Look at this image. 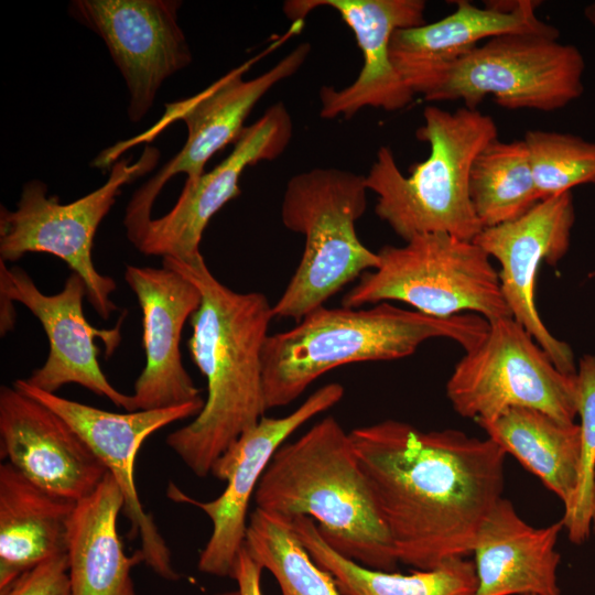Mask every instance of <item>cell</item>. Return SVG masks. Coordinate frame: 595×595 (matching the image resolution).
I'll use <instances>...</instances> for the list:
<instances>
[{"label":"cell","instance_id":"cell-13","mask_svg":"<svg viewBox=\"0 0 595 595\" xmlns=\"http://www.w3.org/2000/svg\"><path fill=\"white\" fill-rule=\"evenodd\" d=\"M1 321L13 302L24 305L41 323L47 339L48 355L42 367L33 370L25 381L46 392L55 393L67 383H77L99 397H106L127 412L134 411L131 394L117 390L102 372L98 361L99 348L95 337L102 339L107 356L121 342L118 324L110 328L90 325L83 311L87 290L83 279L72 272L62 291L44 294L20 267L8 268L0 260Z\"/></svg>","mask_w":595,"mask_h":595},{"label":"cell","instance_id":"cell-27","mask_svg":"<svg viewBox=\"0 0 595 595\" xmlns=\"http://www.w3.org/2000/svg\"><path fill=\"white\" fill-rule=\"evenodd\" d=\"M468 186L483 229L518 219L541 201L523 139L490 141L473 162Z\"/></svg>","mask_w":595,"mask_h":595},{"label":"cell","instance_id":"cell-26","mask_svg":"<svg viewBox=\"0 0 595 595\" xmlns=\"http://www.w3.org/2000/svg\"><path fill=\"white\" fill-rule=\"evenodd\" d=\"M290 523L314 562L333 576L342 595H475L476 570L466 558L410 574L374 570L328 545L313 519L296 517Z\"/></svg>","mask_w":595,"mask_h":595},{"label":"cell","instance_id":"cell-5","mask_svg":"<svg viewBox=\"0 0 595 595\" xmlns=\"http://www.w3.org/2000/svg\"><path fill=\"white\" fill-rule=\"evenodd\" d=\"M416 138L429 156L400 171L389 147L379 148L366 186L377 195L375 213L404 241L431 232L474 240L483 230L469 197V173L477 154L497 139V125L477 109L428 106Z\"/></svg>","mask_w":595,"mask_h":595},{"label":"cell","instance_id":"cell-14","mask_svg":"<svg viewBox=\"0 0 595 595\" xmlns=\"http://www.w3.org/2000/svg\"><path fill=\"white\" fill-rule=\"evenodd\" d=\"M178 0H74L68 13L105 42L128 91V117L139 122L163 82L192 63L178 25Z\"/></svg>","mask_w":595,"mask_h":595},{"label":"cell","instance_id":"cell-7","mask_svg":"<svg viewBox=\"0 0 595 595\" xmlns=\"http://www.w3.org/2000/svg\"><path fill=\"white\" fill-rule=\"evenodd\" d=\"M303 25V20L292 22L285 34L260 54L231 69L198 94L166 104L164 115L148 131L106 149L96 158L94 166L110 167L121 153L137 143L153 140L171 123L182 120L186 125L187 138L182 150L136 191L127 205L123 225L131 244L152 219V206L167 181L180 173L186 174L187 183L196 181L205 173V164L216 152L229 143H236L245 129V120L257 102L274 85L302 67L311 51L309 43L298 45L266 73L247 80L242 78L256 62L298 34Z\"/></svg>","mask_w":595,"mask_h":595},{"label":"cell","instance_id":"cell-28","mask_svg":"<svg viewBox=\"0 0 595 595\" xmlns=\"http://www.w3.org/2000/svg\"><path fill=\"white\" fill-rule=\"evenodd\" d=\"M244 547L273 575L281 595H342L333 576L314 562L290 521L281 517L256 508Z\"/></svg>","mask_w":595,"mask_h":595},{"label":"cell","instance_id":"cell-35","mask_svg":"<svg viewBox=\"0 0 595 595\" xmlns=\"http://www.w3.org/2000/svg\"><path fill=\"white\" fill-rule=\"evenodd\" d=\"M593 517L595 521V482H594V506H593Z\"/></svg>","mask_w":595,"mask_h":595},{"label":"cell","instance_id":"cell-20","mask_svg":"<svg viewBox=\"0 0 595 595\" xmlns=\"http://www.w3.org/2000/svg\"><path fill=\"white\" fill-rule=\"evenodd\" d=\"M1 456L44 490L78 501L108 470L82 436L50 408L14 387L0 388Z\"/></svg>","mask_w":595,"mask_h":595},{"label":"cell","instance_id":"cell-9","mask_svg":"<svg viewBox=\"0 0 595 595\" xmlns=\"http://www.w3.org/2000/svg\"><path fill=\"white\" fill-rule=\"evenodd\" d=\"M550 33L494 36L434 76L421 90L428 101L477 109L488 96L507 109L556 111L584 93L585 61Z\"/></svg>","mask_w":595,"mask_h":595},{"label":"cell","instance_id":"cell-31","mask_svg":"<svg viewBox=\"0 0 595 595\" xmlns=\"http://www.w3.org/2000/svg\"><path fill=\"white\" fill-rule=\"evenodd\" d=\"M4 595H74L67 553L56 554L24 572Z\"/></svg>","mask_w":595,"mask_h":595},{"label":"cell","instance_id":"cell-19","mask_svg":"<svg viewBox=\"0 0 595 595\" xmlns=\"http://www.w3.org/2000/svg\"><path fill=\"white\" fill-rule=\"evenodd\" d=\"M125 281L142 312L145 365L131 394L134 411L174 407L201 399V390L186 371L181 337L199 307L198 288L180 272L128 264Z\"/></svg>","mask_w":595,"mask_h":595},{"label":"cell","instance_id":"cell-22","mask_svg":"<svg viewBox=\"0 0 595 595\" xmlns=\"http://www.w3.org/2000/svg\"><path fill=\"white\" fill-rule=\"evenodd\" d=\"M562 530L561 520L541 528L529 524L510 500L500 498L473 544L475 595H561L556 543Z\"/></svg>","mask_w":595,"mask_h":595},{"label":"cell","instance_id":"cell-29","mask_svg":"<svg viewBox=\"0 0 595 595\" xmlns=\"http://www.w3.org/2000/svg\"><path fill=\"white\" fill-rule=\"evenodd\" d=\"M540 199L595 185V142L572 133L528 130L523 137Z\"/></svg>","mask_w":595,"mask_h":595},{"label":"cell","instance_id":"cell-34","mask_svg":"<svg viewBox=\"0 0 595 595\" xmlns=\"http://www.w3.org/2000/svg\"><path fill=\"white\" fill-rule=\"evenodd\" d=\"M217 595H239V592L238 591H228V592H224V593H220V594H217Z\"/></svg>","mask_w":595,"mask_h":595},{"label":"cell","instance_id":"cell-30","mask_svg":"<svg viewBox=\"0 0 595 595\" xmlns=\"http://www.w3.org/2000/svg\"><path fill=\"white\" fill-rule=\"evenodd\" d=\"M577 415L580 416L581 456L577 489L561 522L569 540L583 544L594 522L595 482V356H583L576 368Z\"/></svg>","mask_w":595,"mask_h":595},{"label":"cell","instance_id":"cell-33","mask_svg":"<svg viewBox=\"0 0 595 595\" xmlns=\"http://www.w3.org/2000/svg\"><path fill=\"white\" fill-rule=\"evenodd\" d=\"M584 18L586 21L591 24V26L595 30V1L588 3L584 8Z\"/></svg>","mask_w":595,"mask_h":595},{"label":"cell","instance_id":"cell-10","mask_svg":"<svg viewBox=\"0 0 595 595\" xmlns=\"http://www.w3.org/2000/svg\"><path fill=\"white\" fill-rule=\"evenodd\" d=\"M159 156L158 149L147 145L137 162L132 163L131 158L116 161L102 186L68 204L47 195L44 182L28 181L17 209L0 208V260L18 261L30 252L58 257L83 279L87 300L96 313L108 320L118 311L111 300L117 284L94 264L95 234L121 187L151 171Z\"/></svg>","mask_w":595,"mask_h":595},{"label":"cell","instance_id":"cell-21","mask_svg":"<svg viewBox=\"0 0 595 595\" xmlns=\"http://www.w3.org/2000/svg\"><path fill=\"white\" fill-rule=\"evenodd\" d=\"M479 8L466 0L445 18L397 30L390 56L398 74L418 95L443 69L472 52L482 41L509 33H550L558 29L536 15L539 1H490Z\"/></svg>","mask_w":595,"mask_h":595},{"label":"cell","instance_id":"cell-1","mask_svg":"<svg viewBox=\"0 0 595 595\" xmlns=\"http://www.w3.org/2000/svg\"><path fill=\"white\" fill-rule=\"evenodd\" d=\"M399 563L433 570L472 554L502 498L507 454L489 437L383 420L349 432Z\"/></svg>","mask_w":595,"mask_h":595},{"label":"cell","instance_id":"cell-11","mask_svg":"<svg viewBox=\"0 0 595 595\" xmlns=\"http://www.w3.org/2000/svg\"><path fill=\"white\" fill-rule=\"evenodd\" d=\"M454 411L476 423L511 408L541 411L563 423L577 416L575 375L555 367L511 316L489 322L484 338L457 361L446 382Z\"/></svg>","mask_w":595,"mask_h":595},{"label":"cell","instance_id":"cell-4","mask_svg":"<svg viewBox=\"0 0 595 595\" xmlns=\"http://www.w3.org/2000/svg\"><path fill=\"white\" fill-rule=\"evenodd\" d=\"M488 327L489 322L474 313L435 317L388 302L368 309L321 306L293 328L266 338L261 357L266 408L290 404L332 369L404 358L432 338L452 339L466 351Z\"/></svg>","mask_w":595,"mask_h":595},{"label":"cell","instance_id":"cell-3","mask_svg":"<svg viewBox=\"0 0 595 595\" xmlns=\"http://www.w3.org/2000/svg\"><path fill=\"white\" fill-rule=\"evenodd\" d=\"M256 508L292 521L309 517L335 551L369 569L393 572L398 558L349 432L332 415L271 458Z\"/></svg>","mask_w":595,"mask_h":595},{"label":"cell","instance_id":"cell-8","mask_svg":"<svg viewBox=\"0 0 595 595\" xmlns=\"http://www.w3.org/2000/svg\"><path fill=\"white\" fill-rule=\"evenodd\" d=\"M377 253L379 266L360 275L342 299L343 307L397 301L435 317L474 313L491 322L511 316L498 271L474 240L431 232Z\"/></svg>","mask_w":595,"mask_h":595},{"label":"cell","instance_id":"cell-12","mask_svg":"<svg viewBox=\"0 0 595 595\" xmlns=\"http://www.w3.org/2000/svg\"><path fill=\"white\" fill-rule=\"evenodd\" d=\"M344 392L340 383H327L288 415L263 416L241 434L212 468V475L227 483L216 499L199 501L170 484V499L199 508L212 521L210 537L197 563L201 572L219 577L232 576L238 554L245 545L248 506L271 458L293 432L337 404Z\"/></svg>","mask_w":595,"mask_h":595},{"label":"cell","instance_id":"cell-18","mask_svg":"<svg viewBox=\"0 0 595 595\" xmlns=\"http://www.w3.org/2000/svg\"><path fill=\"white\" fill-rule=\"evenodd\" d=\"M318 7L336 10L353 31L363 54V67L348 86L320 90L324 119L342 116L349 119L365 107L398 111L405 108L414 94L398 74L390 56V41L399 29L426 23L423 0H292L283 11L293 22L304 20Z\"/></svg>","mask_w":595,"mask_h":595},{"label":"cell","instance_id":"cell-6","mask_svg":"<svg viewBox=\"0 0 595 595\" xmlns=\"http://www.w3.org/2000/svg\"><path fill=\"white\" fill-rule=\"evenodd\" d=\"M364 175L316 167L291 177L281 219L304 236V250L290 282L272 305L273 317L301 321L346 284L379 266V256L358 238L356 221L367 208Z\"/></svg>","mask_w":595,"mask_h":595},{"label":"cell","instance_id":"cell-16","mask_svg":"<svg viewBox=\"0 0 595 595\" xmlns=\"http://www.w3.org/2000/svg\"><path fill=\"white\" fill-rule=\"evenodd\" d=\"M575 221L572 192L537 203L518 219L484 228L474 239L498 261L504 299L511 317L522 325L558 369L576 375L572 348L554 337L536 304V282L542 262L554 266L567 252Z\"/></svg>","mask_w":595,"mask_h":595},{"label":"cell","instance_id":"cell-2","mask_svg":"<svg viewBox=\"0 0 595 595\" xmlns=\"http://www.w3.org/2000/svg\"><path fill=\"white\" fill-rule=\"evenodd\" d=\"M162 259V266L191 280L202 295L190 318L187 348L206 378L207 400L192 422L167 435L166 444L196 476L205 477L267 411L261 357L272 305L263 293H239L223 284L203 256Z\"/></svg>","mask_w":595,"mask_h":595},{"label":"cell","instance_id":"cell-15","mask_svg":"<svg viewBox=\"0 0 595 595\" xmlns=\"http://www.w3.org/2000/svg\"><path fill=\"white\" fill-rule=\"evenodd\" d=\"M13 387L50 408L82 436L118 483L125 499L123 512L131 522L132 534L140 537L145 564L163 578L178 580L170 549L153 517L141 505L134 464L148 436L173 422L196 416L204 405L203 399L174 407L117 413L40 390L25 379L15 380Z\"/></svg>","mask_w":595,"mask_h":595},{"label":"cell","instance_id":"cell-25","mask_svg":"<svg viewBox=\"0 0 595 595\" xmlns=\"http://www.w3.org/2000/svg\"><path fill=\"white\" fill-rule=\"evenodd\" d=\"M477 424L506 454L562 501L564 510L574 499L580 472V425L563 423L533 409L511 408Z\"/></svg>","mask_w":595,"mask_h":595},{"label":"cell","instance_id":"cell-24","mask_svg":"<svg viewBox=\"0 0 595 595\" xmlns=\"http://www.w3.org/2000/svg\"><path fill=\"white\" fill-rule=\"evenodd\" d=\"M123 505L109 472L93 493L76 501L66 551L74 595H136L131 570L144 556L141 550L131 556L123 551L117 531Z\"/></svg>","mask_w":595,"mask_h":595},{"label":"cell","instance_id":"cell-23","mask_svg":"<svg viewBox=\"0 0 595 595\" xmlns=\"http://www.w3.org/2000/svg\"><path fill=\"white\" fill-rule=\"evenodd\" d=\"M75 505L39 487L10 463L0 465V595L28 570L66 553Z\"/></svg>","mask_w":595,"mask_h":595},{"label":"cell","instance_id":"cell-17","mask_svg":"<svg viewBox=\"0 0 595 595\" xmlns=\"http://www.w3.org/2000/svg\"><path fill=\"white\" fill-rule=\"evenodd\" d=\"M293 133L283 102L269 107L245 127L231 152L213 170L187 183L172 209L151 219L132 244L145 256L182 261L201 257V240L212 217L240 194L239 178L247 166L272 161L288 148Z\"/></svg>","mask_w":595,"mask_h":595},{"label":"cell","instance_id":"cell-32","mask_svg":"<svg viewBox=\"0 0 595 595\" xmlns=\"http://www.w3.org/2000/svg\"><path fill=\"white\" fill-rule=\"evenodd\" d=\"M262 566L244 547L238 554L232 576L239 595H263L261 587Z\"/></svg>","mask_w":595,"mask_h":595}]
</instances>
